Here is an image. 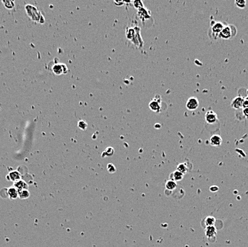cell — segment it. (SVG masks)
Listing matches in <instances>:
<instances>
[{
  "label": "cell",
  "instance_id": "6da1fadb",
  "mask_svg": "<svg viewBox=\"0 0 248 247\" xmlns=\"http://www.w3.org/2000/svg\"><path fill=\"white\" fill-rule=\"evenodd\" d=\"M25 9L26 11L27 15L30 16V19H32L33 21L41 23V24H43L44 22V17L36 7L33 5H26L25 6Z\"/></svg>",
  "mask_w": 248,
  "mask_h": 247
},
{
  "label": "cell",
  "instance_id": "7a4b0ae2",
  "mask_svg": "<svg viewBox=\"0 0 248 247\" xmlns=\"http://www.w3.org/2000/svg\"><path fill=\"white\" fill-rule=\"evenodd\" d=\"M224 24L220 22H214L213 24H212L211 32L215 39L219 38V35H220L222 29L224 28Z\"/></svg>",
  "mask_w": 248,
  "mask_h": 247
},
{
  "label": "cell",
  "instance_id": "3957f363",
  "mask_svg": "<svg viewBox=\"0 0 248 247\" xmlns=\"http://www.w3.org/2000/svg\"><path fill=\"white\" fill-rule=\"evenodd\" d=\"M149 108L152 111L155 113H159L161 111V101L159 95H156L155 98L149 103Z\"/></svg>",
  "mask_w": 248,
  "mask_h": 247
},
{
  "label": "cell",
  "instance_id": "277c9868",
  "mask_svg": "<svg viewBox=\"0 0 248 247\" xmlns=\"http://www.w3.org/2000/svg\"><path fill=\"white\" fill-rule=\"evenodd\" d=\"M199 107V101L194 96L190 97L186 103V108L189 111H195Z\"/></svg>",
  "mask_w": 248,
  "mask_h": 247
},
{
  "label": "cell",
  "instance_id": "5b68a950",
  "mask_svg": "<svg viewBox=\"0 0 248 247\" xmlns=\"http://www.w3.org/2000/svg\"><path fill=\"white\" fill-rule=\"evenodd\" d=\"M205 121L208 124H214L218 121V115L215 112H214L212 110L206 112L205 115Z\"/></svg>",
  "mask_w": 248,
  "mask_h": 247
},
{
  "label": "cell",
  "instance_id": "8992f818",
  "mask_svg": "<svg viewBox=\"0 0 248 247\" xmlns=\"http://www.w3.org/2000/svg\"><path fill=\"white\" fill-rule=\"evenodd\" d=\"M232 37V30L231 26L229 25H225L224 28L219 35V38L222 39H230Z\"/></svg>",
  "mask_w": 248,
  "mask_h": 247
},
{
  "label": "cell",
  "instance_id": "52a82bcc",
  "mask_svg": "<svg viewBox=\"0 0 248 247\" xmlns=\"http://www.w3.org/2000/svg\"><path fill=\"white\" fill-rule=\"evenodd\" d=\"M56 75H61V74H66L68 72V68L65 64H55L51 68Z\"/></svg>",
  "mask_w": 248,
  "mask_h": 247
},
{
  "label": "cell",
  "instance_id": "ba28073f",
  "mask_svg": "<svg viewBox=\"0 0 248 247\" xmlns=\"http://www.w3.org/2000/svg\"><path fill=\"white\" fill-rule=\"evenodd\" d=\"M244 99L241 96H236L233 100L231 101V106L235 110H238L239 108H243V103Z\"/></svg>",
  "mask_w": 248,
  "mask_h": 247
},
{
  "label": "cell",
  "instance_id": "9c48e42d",
  "mask_svg": "<svg viewBox=\"0 0 248 247\" xmlns=\"http://www.w3.org/2000/svg\"><path fill=\"white\" fill-rule=\"evenodd\" d=\"M222 138L220 135H213L210 138V144L212 146L219 147L222 145Z\"/></svg>",
  "mask_w": 248,
  "mask_h": 247
},
{
  "label": "cell",
  "instance_id": "30bf717a",
  "mask_svg": "<svg viewBox=\"0 0 248 247\" xmlns=\"http://www.w3.org/2000/svg\"><path fill=\"white\" fill-rule=\"evenodd\" d=\"M205 234L206 237L208 238H215L217 234V229L215 226H210V227H207L205 229Z\"/></svg>",
  "mask_w": 248,
  "mask_h": 247
},
{
  "label": "cell",
  "instance_id": "8fae6325",
  "mask_svg": "<svg viewBox=\"0 0 248 247\" xmlns=\"http://www.w3.org/2000/svg\"><path fill=\"white\" fill-rule=\"evenodd\" d=\"M132 41H133V44L137 46H138L139 48H141L143 46V41H142V38H141V36L140 34V29L139 28H138L136 35H135V36L134 37V39H133Z\"/></svg>",
  "mask_w": 248,
  "mask_h": 247
},
{
  "label": "cell",
  "instance_id": "7c38bea8",
  "mask_svg": "<svg viewBox=\"0 0 248 247\" xmlns=\"http://www.w3.org/2000/svg\"><path fill=\"white\" fill-rule=\"evenodd\" d=\"M14 187L19 192L22 190H28V184L25 182L24 180H18L15 182H14Z\"/></svg>",
  "mask_w": 248,
  "mask_h": 247
},
{
  "label": "cell",
  "instance_id": "4fadbf2b",
  "mask_svg": "<svg viewBox=\"0 0 248 247\" xmlns=\"http://www.w3.org/2000/svg\"><path fill=\"white\" fill-rule=\"evenodd\" d=\"M137 14H138V17L142 20H145V19H147L151 18V16H150L148 11H147V10L145 9V7L138 10Z\"/></svg>",
  "mask_w": 248,
  "mask_h": 247
},
{
  "label": "cell",
  "instance_id": "5bb4252c",
  "mask_svg": "<svg viewBox=\"0 0 248 247\" xmlns=\"http://www.w3.org/2000/svg\"><path fill=\"white\" fill-rule=\"evenodd\" d=\"M138 27H135V28H128L126 29V37L127 39H129V40L132 41L134 37L135 36L137 33V30Z\"/></svg>",
  "mask_w": 248,
  "mask_h": 247
},
{
  "label": "cell",
  "instance_id": "9a60e30c",
  "mask_svg": "<svg viewBox=\"0 0 248 247\" xmlns=\"http://www.w3.org/2000/svg\"><path fill=\"white\" fill-rule=\"evenodd\" d=\"M7 177H9V180H12V181L14 182H15L16 181H18V180H21L20 179L21 178L20 173L18 171H16V170H14V171L10 172Z\"/></svg>",
  "mask_w": 248,
  "mask_h": 247
},
{
  "label": "cell",
  "instance_id": "2e32d148",
  "mask_svg": "<svg viewBox=\"0 0 248 247\" xmlns=\"http://www.w3.org/2000/svg\"><path fill=\"white\" fill-rule=\"evenodd\" d=\"M8 196L10 199L12 200H14V199L17 198L19 197V191L16 190V189L14 187H9L8 189Z\"/></svg>",
  "mask_w": 248,
  "mask_h": 247
},
{
  "label": "cell",
  "instance_id": "e0dca14e",
  "mask_svg": "<svg viewBox=\"0 0 248 247\" xmlns=\"http://www.w3.org/2000/svg\"><path fill=\"white\" fill-rule=\"evenodd\" d=\"M171 180H173L175 182H178L180 181L181 180H183V177H184V174L181 173L180 172L178 171V170H176L171 174Z\"/></svg>",
  "mask_w": 248,
  "mask_h": 247
},
{
  "label": "cell",
  "instance_id": "ac0fdd59",
  "mask_svg": "<svg viewBox=\"0 0 248 247\" xmlns=\"http://www.w3.org/2000/svg\"><path fill=\"white\" fill-rule=\"evenodd\" d=\"M216 219H215L213 217H211V216H208V217H206L204 219V223H205V227H210V226H215V224Z\"/></svg>",
  "mask_w": 248,
  "mask_h": 247
},
{
  "label": "cell",
  "instance_id": "d6986e66",
  "mask_svg": "<svg viewBox=\"0 0 248 247\" xmlns=\"http://www.w3.org/2000/svg\"><path fill=\"white\" fill-rule=\"evenodd\" d=\"M176 187H177L176 182L175 181H173V180H169V181H168L166 184V190H168L170 191H172V190H175V189L176 188Z\"/></svg>",
  "mask_w": 248,
  "mask_h": 247
},
{
  "label": "cell",
  "instance_id": "ffe728a7",
  "mask_svg": "<svg viewBox=\"0 0 248 247\" xmlns=\"http://www.w3.org/2000/svg\"><path fill=\"white\" fill-rule=\"evenodd\" d=\"M176 170H178V171L180 172L181 173L184 174V175H185V174L187 172V166L186 165V163L179 164V165L177 166Z\"/></svg>",
  "mask_w": 248,
  "mask_h": 247
},
{
  "label": "cell",
  "instance_id": "44dd1931",
  "mask_svg": "<svg viewBox=\"0 0 248 247\" xmlns=\"http://www.w3.org/2000/svg\"><path fill=\"white\" fill-rule=\"evenodd\" d=\"M30 193L28 190H22L19 192V197L21 200H25V199H27L28 197H30Z\"/></svg>",
  "mask_w": 248,
  "mask_h": 247
},
{
  "label": "cell",
  "instance_id": "7402d4cb",
  "mask_svg": "<svg viewBox=\"0 0 248 247\" xmlns=\"http://www.w3.org/2000/svg\"><path fill=\"white\" fill-rule=\"evenodd\" d=\"M235 6L239 8V9H244L246 7V4H247V2L245 0H236L235 2Z\"/></svg>",
  "mask_w": 248,
  "mask_h": 247
},
{
  "label": "cell",
  "instance_id": "603a6c76",
  "mask_svg": "<svg viewBox=\"0 0 248 247\" xmlns=\"http://www.w3.org/2000/svg\"><path fill=\"white\" fill-rule=\"evenodd\" d=\"M133 5H134L135 8H136L138 10L142 9V8L144 7L143 2L141 1V0H135V1L133 2Z\"/></svg>",
  "mask_w": 248,
  "mask_h": 247
},
{
  "label": "cell",
  "instance_id": "cb8c5ba5",
  "mask_svg": "<svg viewBox=\"0 0 248 247\" xmlns=\"http://www.w3.org/2000/svg\"><path fill=\"white\" fill-rule=\"evenodd\" d=\"M87 126H88V124H87V122L86 121H84V120H79L78 122V127L80 128L81 130H85L86 129Z\"/></svg>",
  "mask_w": 248,
  "mask_h": 247
},
{
  "label": "cell",
  "instance_id": "d4e9b609",
  "mask_svg": "<svg viewBox=\"0 0 248 247\" xmlns=\"http://www.w3.org/2000/svg\"><path fill=\"white\" fill-rule=\"evenodd\" d=\"M114 153V150L113 147H108L106 149L105 151H104L103 154H105L106 156H111V155H113Z\"/></svg>",
  "mask_w": 248,
  "mask_h": 247
},
{
  "label": "cell",
  "instance_id": "484cf974",
  "mask_svg": "<svg viewBox=\"0 0 248 247\" xmlns=\"http://www.w3.org/2000/svg\"><path fill=\"white\" fill-rule=\"evenodd\" d=\"M2 2L7 9H12L14 7V2L12 1H3Z\"/></svg>",
  "mask_w": 248,
  "mask_h": 247
},
{
  "label": "cell",
  "instance_id": "4316f807",
  "mask_svg": "<svg viewBox=\"0 0 248 247\" xmlns=\"http://www.w3.org/2000/svg\"><path fill=\"white\" fill-rule=\"evenodd\" d=\"M108 171H109V172H111V173H113V172L116 171V168L114 166V165H112V164H108Z\"/></svg>",
  "mask_w": 248,
  "mask_h": 247
},
{
  "label": "cell",
  "instance_id": "83f0119b",
  "mask_svg": "<svg viewBox=\"0 0 248 247\" xmlns=\"http://www.w3.org/2000/svg\"><path fill=\"white\" fill-rule=\"evenodd\" d=\"M218 190H219L218 187L216 186V185L211 186V187H210V190L212 192H218Z\"/></svg>",
  "mask_w": 248,
  "mask_h": 247
},
{
  "label": "cell",
  "instance_id": "f1b7e54d",
  "mask_svg": "<svg viewBox=\"0 0 248 247\" xmlns=\"http://www.w3.org/2000/svg\"><path fill=\"white\" fill-rule=\"evenodd\" d=\"M248 108V98L244 99L243 103V108Z\"/></svg>",
  "mask_w": 248,
  "mask_h": 247
},
{
  "label": "cell",
  "instance_id": "f546056e",
  "mask_svg": "<svg viewBox=\"0 0 248 247\" xmlns=\"http://www.w3.org/2000/svg\"><path fill=\"white\" fill-rule=\"evenodd\" d=\"M243 115L245 116V118L248 119V108H247L243 109Z\"/></svg>",
  "mask_w": 248,
  "mask_h": 247
},
{
  "label": "cell",
  "instance_id": "4dcf8cb0",
  "mask_svg": "<svg viewBox=\"0 0 248 247\" xmlns=\"http://www.w3.org/2000/svg\"><path fill=\"white\" fill-rule=\"evenodd\" d=\"M247 98H248V91H247Z\"/></svg>",
  "mask_w": 248,
  "mask_h": 247
}]
</instances>
